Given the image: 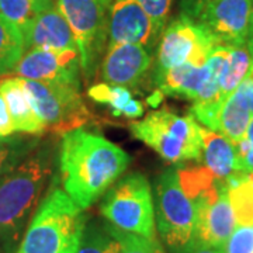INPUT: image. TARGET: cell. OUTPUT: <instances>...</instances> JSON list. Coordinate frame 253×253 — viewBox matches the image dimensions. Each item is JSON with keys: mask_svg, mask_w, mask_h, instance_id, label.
Wrapping results in <instances>:
<instances>
[{"mask_svg": "<svg viewBox=\"0 0 253 253\" xmlns=\"http://www.w3.org/2000/svg\"><path fill=\"white\" fill-rule=\"evenodd\" d=\"M58 154L52 139L40 142L0 180V249L17 253L41 196L54 174Z\"/></svg>", "mask_w": 253, "mask_h": 253, "instance_id": "obj_2", "label": "cell"}, {"mask_svg": "<svg viewBox=\"0 0 253 253\" xmlns=\"http://www.w3.org/2000/svg\"><path fill=\"white\" fill-rule=\"evenodd\" d=\"M26 49L27 48H48V49H78L73 38L72 30L69 27L66 18L61 11L52 6L41 11L27 33L24 34Z\"/></svg>", "mask_w": 253, "mask_h": 253, "instance_id": "obj_15", "label": "cell"}, {"mask_svg": "<svg viewBox=\"0 0 253 253\" xmlns=\"http://www.w3.org/2000/svg\"><path fill=\"white\" fill-rule=\"evenodd\" d=\"M129 129L136 139L154 149L166 162L180 165L201 161V126L191 114L180 116L169 109L155 110L144 120L131 123Z\"/></svg>", "mask_w": 253, "mask_h": 253, "instance_id": "obj_4", "label": "cell"}, {"mask_svg": "<svg viewBox=\"0 0 253 253\" xmlns=\"http://www.w3.org/2000/svg\"><path fill=\"white\" fill-rule=\"evenodd\" d=\"M100 214L120 231L156 239L152 189L142 173H129L118 179L104 193Z\"/></svg>", "mask_w": 253, "mask_h": 253, "instance_id": "obj_5", "label": "cell"}, {"mask_svg": "<svg viewBox=\"0 0 253 253\" xmlns=\"http://www.w3.org/2000/svg\"><path fill=\"white\" fill-rule=\"evenodd\" d=\"M0 253H1V249H0Z\"/></svg>", "mask_w": 253, "mask_h": 253, "instance_id": "obj_37", "label": "cell"}, {"mask_svg": "<svg viewBox=\"0 0 253 253\" xmlns=\"http://www.w3.org/2000/svg\"><path fill=\"white\" fill-rule=\"evenodd\" d=\"M76 253H120V244L106 219L86 221Z\"/></svg>", "mask_w": 253, "mask_h": 253, "instance_id": "obj_22", "label": "cell"}, {"mask_svg": "<svg viewBox=\"0 0 253 253\" xmlns=\"http://www.w3.org/2000/svg\"><path fill=\"white\" fill-rule=\"evenodd\" d=\"M21 82L37 116L45 124L46 129L63 135L82 128L93 118L82 97L81 84L28 81L23 78Z\"/></svg>", "mask_w": 253, "mask_h": 253, "instance_id": "obj_8", "label": "cell"}, {"mask_svg": "<svg viewBox=\"0 0 253 253\" xmlns=\"http://www.w3.org/2000/svg\"><path fill=\"white\" fill-rule=\"evenodd\" d=\"M253 114L244 94L236 87L225 100L218 120V131L236 145L246 134Z\"/></svg>", "mask_w": 253, "mask_h": 253, "instance_id": "obj_19", "label": "cell"}, {"mask_svg": "<svg viewBox=\"0 0 253 253\" xmlns=\"http://www.w3.org/2000/svg\"><path fill=\"white\" fill-rule=\"evenodd\" d=\"M154 204L161 239L170 252L180 253L194 241L197 207L181 189L176 168L163 170L156 179Z\"/></svg>", "mask_w": 253, "mask_h": 253, "instance_id": "obj_6", "label": "cell"}, {"mask_svg": "<svg viewBox=\"0 0 253 253\" xmlns=\"http://www.w3.org/2000/svg\"><path fill=\"white\" fill-rule=\"evenodd\" d=\"M109 48L123 44H139L152 48L159 40L154 24L138 0H114L107 23Z\"/></svg>", "mask_w": 253, "mask_h": 253, "instance_id": "obj_13", "label": "cell"}, {"mask_svg": "<svg viewBox=\"0 0 253 253\" xmlns=\"http://www.w3.org/2000/svg\"><path fill=\"white\" fill-rule=\"evenodd\" d=\"M222 251L224 253H253V224L236 225Z\"/></svg>", "mask_w": 253, "mask_h": 253, "instance_id": "obj_29", "label": "cell"}, {"mask_svg": "<svg viewBox=\"0 0 253 253\" xmlns=\"http://www.w3.org/2000/svg\"><path fill=\"white\" fill-rule=\"evenodd\" d=\"M26 51L23 33L0 16V75L13 72Z\"/></svg>", "mask_w": 253, "mask_h": 253, "instance_id": "obj_24", "label": "cell"}, {"mask_svg": "<svg viewBox=\"0 0 253 253\" xmlns=\"http://www.w3.org/2000/svg\"><path fill=\"white\" fill-rule=\"evenodd\" d=\"M180 253H224V251L221 248H215V246H211V245H206L199 241H193L191 244L181 251Z\"/></svg>", "mask_w": 253, "mask_h": 253, "instance_id": "obj_32", "label": "cell"}, {"mask_svg": "<svg viewBox=\"0 0 253 253\" xmlns=\"http://www.w3.org/2000/svg\"><path fill=\"white\" fill-rule=\"evenodd\" d=\"M86 217L62 189L52 187L40 203L17 253H76Z\"/></svg>", "mask_w": 253, "mask_h": 253, "instance_id": "obj_3", "label": "cell"}, {"mask_svg": "<svg viewBox=\"0 0 253 253\" xmlns=\"http://www.w3.org/2000/svg\"><path fill=\"white\" fill-rule=\"evenodd\" d=\"M225 181L236 225L253 224V172H235Z\"/></svg>", "mask_w": 253, "mask_h": 253, "instance_id": "obj_20", "label": "cell"}, {"mask_svg": "<svg viewBox=\"0 0 253 253\" xmlns=\"http://www.w3.org/2000/svg\"><path fill=\"white\" fill-rule=\"evenodd\" d=\"M0 94L7 104L10 117L17 132L33 136H40L45 132V124L37 116L21 78H9L0 82Z\"/></svg>", "mask_w": 253, "mask_h": 253, "instance_id": "obj_16", "label": "cell"}, {"mask_svg": "<svg viewBox=\"0 0 253 253\" xmlns=\"http://www.w3.org/2000/svg\"><path fill=\"white\" fill-rule=\"evenodd\" d=\"M180 1H183V0H180Z\"/></svg>", "mask_w": 253, "mask_h": 253, "instance_id": "obj_38", "label": "cell"}, {"mask_svg": "<svg viewBox=\"0 0 253 253\" xmlns=\"http://www.w3.org/2000/svg\"><path fill=\"white\" fill-rule=\"evenodd\" d=\"M38 144V136L27 138L10 135L0 138V180L10 170H13Z\"/></svg>", "mask_w": 253, "mask_h": 253, "instance_id": "obj_25", "label": "cell"}, {"mask_svg": "<svg viewBox=\"0 0 253 253\" xmlns=\"http://www.w3.org/2000/svg\"><path fill=\"white\" fill-rule=\"evenodd\" d=\"M249 66H251V54L248 46L229 45L228 56L219 78L221 97L224 99V101L241 84V82L244 81L245 76L248 75Z\"/></svg>", "mask_w": 253, "mask_h": 253, "instance_id": "obj_21", "label": "cell"}, {"mask_svg": "<svg viewBox=\"0 0 253 253\" xmlns=\"http://www.w3.org/2000/svg\"><path fill=\"white\" fill-rule=\"evenodd\" d=\"M203 138V165L218 180H226L238 172L236 149L226 136L218 131L201 126Z\"/></svg>", "mask_w": 253, "mask_h": 253, "instance_id": "obj_18", "label": "cell"}, {"mask_svg": "<svg viewBox=\"0 0 253 253\" xmlns=\"http://www.w3.org/2000/svg\"><path fill=\"white\" fill-rule=\"evenodd\" d=\"M138 3L142 6V9L151 18L156 37L161 38L170 13L172 0H138Z\"/></svg>", "mask_w": 253, "mask_h": 253, "instance_id": "obj_28", "label": "cell"}, {"mask_svg": "<svg viewBox=\"0 0 253 253\" xmlns=\"http://www.w3.org/2000/svg\"><path fill=\"white\" fill-rule=\"evenodd\" d=\"M208 76L207 62L204 66H194L184 63L165 72L154 79L158 91L162 96L180 97L194 101Z\"/></svg>", "mask_w": 253, "mask_h": 253, "instance_id": "obj_17", "label": "cell"}, {"mask_svg": "<svg viewBox=\"0 0 253 253\" xmlns=\"http://www.w3.org/2000/svg\"><path fill=\"white\" fill-rule=\"evenodd\" d=\"M152 65L148 48L139 44H123L107 49L100 71L104 83L135 87Z\"/></svg>", "mask_w": 253, "mask_h": 253, "instance_id": "obj_14", "label": "cell"}, {"mask_svg": "<svg viewBox=\"0 0 253 253\" xmlns=\"http://www.w3.org/2000/svg\"><path fill=\"white\" fill-rule=\"evenodd\" d=\"M13 73L18 78L38 82H62L81 84V63L78 49L30 48L21 56Z\"/></svg>", "mask_w": 253, "mask_h": 253, "instance_id": "obj_12", "label": "cell"}, {"mask_svg": "<svg viewBox=\"0 0 253 253\" xmlns=\"http://www.w3.org/2000/svg\"><path fill=\"white\" fill-rule=\"evenodd\" d=\"M110 229L120 244V253H166L159 244L158 238L149 239L136 234L120 231L113 225H110Z\"/></svg>", "mask_w": 253, "mask_h": 253, "instance_id": "obj_27", "label": "cell"}, {"mask_svg": "<svg viewBox=\"0 0 253 253\" xmlns=\"http://www.w3.org/2000/svg\"><path fill=\"white\" fill-rule=\"evenodd\" d=\"M252 0H183L181 16L211 37L217 45H246Z\"/></svg>", "mask_w": 253, "mask_h": 253, "instance_id": "obj_9", "label": "cell"}, {"mask_svg": "<svg viewBox=\"0 0 253 253\" xmlns=\"http://www.w3.org/2000/svg\"><path fill=\"white\" fill-rule=\"evenodd\" d=\"M111 0H58L56 9L66 18L79 52L82 75L90 81L99 69L107 42V7Z\"/></svg>", "mask_w": 253, "mask_h": 253, "instance_id": "obj_7", "label": "cell"}, {"mask_svg": "<svg viewBox=\"0 0 253 253\" xmlns=\"http://www.w3.org/2000/svg\"><path fill=\"white\" fill-rule=\"evenodd\" d=\"M238 89L244 94L245 100L249 104V109L253 114V76L252 75H246L245 79L241 82V84L238 86Z\"/></svg>", "mask_w": 253, "mask_h": 253, "instance_id": "obj_33", "label": "cell"}, {"mask_svg": "<svg viewBox=\"0 0 253 253\" xmlns=\"http://www.w3.org/2000/svg\"><path fill=\"white\" fill-rule=\"evenodd\" d=\"M194 201L197 207L194 241L222 249L236 226L226 181L218 180Z\"/></svg>", "mask_w": 253, "mask_h": 253, "instance_id": "obj_11", "label": "cell"}, {"mask_svg": "<svg viewBox=\"0 0 253 253\" xmlns=\"http://www.w3.org/2000/svg\"><path fill=\"white\" fill-rule=\"evenodd\" d=\"M248 75H252L253 76V52L251 54V66H249V71H248Z\"/></svg>", "mask_w": 253, "mask_h": 253, "instance_id": "obj_36", "label": "cell"}, {"mask_svg": "<svg viewBox=\"0 0 253 253\" xmlns=\"http://www.w3.org/2000/svg\"><path fill=\"white\" fill-rule=\"evenodd\" d=\"M159 40L154 79L184 63L204 66L212 48L217 45L203 28L184 16L173 20Z\"/></svg>", "mask_w": 253, "mask_h": 253, "instance_id": "obj_10", "label": "cell"}, {"mask_svg": "<svg viewBox=\"0 0 253 253\" xmlns=\"http://www.w3.org/2000/svg\"><path fill=\"white\" fill-rule=\"evenodd\" d=\"M56 163L63 191L86 210L121 177L131 156L103 135L76 128L62 135Z\"/></svg>", "mask_w": 253, "mask_h": 253, "instance_id": "obj_1", "label": "cell"}, {"mask_svg": "<svg viewBox=\"0 0 253 253\" xmlns=\"http://www.w3.org/2000/svg\"><path fill=\"white\" fill-rule=\"evenodd\" d=\"M52 6V0H0V16L16 26L24 36L34 18Z\"/></svg>", "mask_w": 253, "mask_h": 253, "instance_id": "obj_23", "label": "cell"}, {"mask_svg": "<svg viewBox=\"0 0 253 253\" xmlns=\"http://www.w3.org/2000/svg\"><path fill=\"white\" fill-rule=\"evenodd\" d=\"M246 46H248V49H249V54H252L253 52V0H252V6H251V23H249V36H248Z\"/></svg>", "mask_w": 253, "mask_h": 253, "instance_id": "obj_35", "label": "cell"}, {"mask_svg": "<svg viewBox=\"0 0 253 253\" xmlns=\"http://www.w3.org/2000/svg\"><path fill=\"white\" fill-rule=\"evenodd\" d=\"M238 172H253V118L245 136L235 145Z\"/></svg>", "mask_w": 253, "mask_h": 253, "instance_id": "obj_30", "label": "cell"}, {"mask_svg": "<svg viewBox=\"0 0 253 253\" xmlns=\"http://www.w3.org/2000/svg\"><path fill=\"white\" fill-rule=\"evenodd\" d=\"M13 132H16L13 120L10 117L6 101L3 99V96L0 94V138L13 135Z\"/></svg>", "mask_w": 253, "mask_h": 253, "instance_id": "obj_31", "label": "cell"}, {"mask_svg": "<svg viewBox=\"0 0 253 253\" xmlns=\"http://www.w3.org/2000/svg\"><path fill=\"white\" fill-rule=\"evenodd\" d=\"M142 114H144V104L138 100L132 99L126 104L121 116L126 118H139Z\"/></svg>", "mask_w": 253, "mask_h": 253, "instance_id": "obj_34", "label": "cell"}, {"mask_svg": "<svg viewBox=\"0 0 253 253\" xmlns=\"http://www.w3.org/2000/svg\"><path fill=\"white\" fill-rule=\"evenodd\" d=\"M87 96L93 101L101 104H109L114 117H121L126 104L132 100V94L128 87L124 86H113L109 83L93 84L87 90Z\"/></svg>", "mask_w": 253, "mask_h": 253, "instance_id": "obj_26", "label": "cell"}]
</instances>
